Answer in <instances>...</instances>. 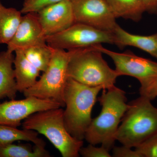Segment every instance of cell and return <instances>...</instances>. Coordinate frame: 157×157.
Instances as JSON below:
<instances>
[{
    "mask_svg": "<svg viewBox=\"0 0 157 157\" xmlns=\"http://www.w3.org/2000/svg\"><path fill=\"white\" fill-rule=\"evenodd\" d=\"M51 47V46H50ZM52 55L47 70L34 86L23 92L25 97L53 100L65 107L64 91L68 78V51L51 47Z\"/></svg>",
    "mask_w": 157,
    "mask_h": 157,
    "instance_id": "6",
    "label": "cell"
},
{
    "mask_svg": "<svg viewBox=\"0 0 157 157\" xmlns=\"http://www.w3.org/2000/svg\"><path fill=\"white\" fill-rule=\"evenodd\" d=\"M145 12L157 14V0H142Z\"/></svg>",
    "mask_w": 157,
    "mask_h": 157,
    "instance_id": "26",
    "label": "cell"
},
{
    "mask_svg": "<svg viewBox=\"0 0 157 157\" xmlns=\"http://www.w3.org/2000/svg\"><path fill=\"white\" fill-rule=\"evenodd\" d=\"M24 129L33 130L44 135L63 157H78L83 140L70 135L65 126L64 109L61 107L39 111L26 118Z\"/></svg>",
    "mask_w": 157,
    "mask_h": 157,
    "instance_id": "5",
    "label": "cell"
},
{
    "mask_svg": "<svg viewBox=\"0 0 157 157\" xmlns=\"http://www.w3.org/2000/svg\"><path fill=\"white\" fill-rule=\"evenodd\" d=\"M22 100L12 99L0 102V124L19 127L22 121L35 113L61 107L60 104L51 100L36 97H25Z\"/></svg>",
    "mask_w": 157,
    "mask_h": 157,
    "instance_id": "10",
    "label": "cell"
},
{
    "mask_svg": "<svg viewBox=\"0 0 157 157\" xmlns=\"http://www.w3.org/2000/svg\"><path fill=\"white\" fill-rule=\"evenodd\" d=\"M157 132V108L148 98L140 96L129 103L115 136L116 140L136 147Z\"/></svg>",
    "mask_w": 157,
    "mask_h": 157,
    "instance_id": "4",
    "label": "cell"
},
{
    "mask_svg": "<svg viewBox=\"0 0 157 157\" xmlns=\"http://www.w3.org/2000/svg\"><path fill=\"white\" fill-rule=\"evenodd\" d=\"M25 14L22 16L14 36L7 44V50L11 52L47 44L37 12Z\"/></svg>",
    "mask_w": 157,
    "mask_h": 157,
    "instance_id": "12",
    "label": "cell"
},
{
    "mask_svg": "<svg viewBox=\"0 0 157 157\" xmlns=\"http://www.w3.org/2000/svg\"><path fill=\"white\" fill-rule=\"evenodd\" d=\"M103 90L98 98L102 107L101 112L92 119L85 139L93 145L101 144L109 151L114 146L116 133L129 104L127 103L126 93L115 86Z\"/></svg>",
    "mask_w": 157,
    "mask_h": 157,
    "instance_id": "1",
    "label": "cell"
},
{
    "mask_svg": "<svg viewBox=\"0 0 157 157\" xmlns=\"http://www.w3.org/2000/svg\"><path fill=\"white\" fill-rule=\"evenodd\" d=\"M92 47L112 59L120 76H131L137 79L140 84L139 91L145 89L157 80L156 62L137 56L130 51L119 53L104 48L101 44Z\"/></svg>",
    "mask_w": 157,
    "mask_h": 157,
    "instance_id": "8",
    "label": "cell"
},
{
    "mask_svg": "<svg viewBox=\"0 0 157 157\" xmlns=\"http://www.w3.org/2000/svg\"><path fill=\"white\" fill-rule=\"evenodd\" d=\"M141 157H157V132L135 147Z\"/></svg>",
    "mask_w": 157,
    "mask_h": 157,
    "instance_id": "21",
    "label": "cell"
},
{
    "mask_svg": "<svg viewBox=\"0 0 157 157\" xmlns=\"http://www.w3.org/2000/svg\"><path fill=\"white\" fill-rule=\"evenodd\" d=\"M14 72L17 91L23 93L35 84L40 71L26 57L23 52H14Z\"/></svg>",
    "mask_w": 157,
    "mask_h": 157,
    "instance_id": "13",
    "label": "cell"
},
{
    "mask_svg": "<svg viewBox=\"0 0 157 157\" xmlns=\"http://www.w3.org/2000/svg\"><path fill=\"white\" fill-rule=\"evenodd\" d=\"M139 92L140 96H144L151 101L154 100L157 97V79L148 87Z\"/></svg>",
    "mask_w": 157,
    "mask_h": 157,
    "instance_id": "25",
    "label": "cell"
},
{
    "mask_svg": "<svg viewBox=\"0 0 157 157\" xmlns=\"http://www.w3.org/2000/svg\"><path fill=\"white\" fill-rule=\"evenodd\" d=\"M67 0H25L21 11L22 14L37 12L45 6Z\"/></svg>",
    "mask_w": 157,
    "mask_h": 157,
    "instance_id": "22",
    "label": "cell"
},
{
    "mask_svg": "<svg viewBox=\"0 0 157 157\" xmlns=\"http://www.w3.org/2000/svg\"><path fill=\"white\" fill-rule=\"evenodd\" d=\"M37 12L45 37L61 33L75 23L70 0L48 5Z\"/></svg>",
    "mask_w": 157,
    "mask_h": 157,
    "instance_id": "11",
    "label": "cell"
},
{
    "mask_svg": "<svg viewBox=\"0 0 157 157\" xmlns=\"http://www.w3.org/2000/svg\"><path fill=\"white\" fill-rule=\"evenodd\" d=\"M45 146L35 145L33 148L25 144L13 143L0 147V157H49Z\"/></svg>",
    "mask_w": 157,
    "mask_h": 157,
    "instance_id": "19",
    "label": "cell"
},
{
    "mask_svg": "<svg viewBox=\"0 0 157 157\" xmlns=\"http://www.w3.org/2000/svg\"><path fill=\"white\" fill-rule=\"evenodd\" d=\"M102 86H90L68 77L64 91V120L70 135L79 140L85 139L91 122L92 110Z\"/></svg>",
    "mask_w": 157,
    "mask_h": 157,
    "instance_id": "2",
    "label": "cell"
},
{
    "mask_svg": "<svg viewBox=\"0 0 157 157\" xmlns=\"http://www.w3.org/2000/svg\"><path fill=\"white\" fill-rule=\"evenodd\" d=\"M21 11L7 8L0 1V44H7L14 36L22 18Z\"/></svg>",
    "mask_w": 157,
    "mask_h": 157,
    "instance_id": "16",
    "label": "cell"
},
{
    "mask_svg": "<svg viewBox=\"0 0 157 157\" xmlns=\"http://www.w3.org/2000/svg\"><path fill=\"white\" fill-rule=\"evenodd\" d=\"M38 132L33 130H20L15 127L0 124V147L18 140L30 141L37 146L45 147V142L38 137Z\"/></svg>",
    "mask_w": 157,
    "mask_h": 157,
    "instance_id": "18",
    "label": "cell"
},
{
    "mask_svg": "<svg viewBox=\"0 0 157 157\" xmlns=\"http://www.w3.org/2000/svg\"><path fill=\"white\" fill-rule=\"evenodd\" d=\"M112 157H141L138 152L133 150L132 147L122 145V146H114L113 147Z\"/></svg>",
    "mask_w": 157,
    "mask_h": 157,
    "instance_id": "24",
    "label": "cell"
},
{
    "mask_svg": "<svg viewBox=\"0 0 157 157\" xmlns=\"http://www.w3.org/2000/svg\"><path fill=\"white\" fill-rule=\"evenodd\" d=\"M68 51V77L88 86H102L104 90L115 86L119 75L109 67L101 52L92 46Z\"/></svg>",
    "mask_w": 157,
    "mask_h": 157,
    "instance_id": "3",
    "label": "cell"
},
{
    "mask_svg": "<svg viewBox=\"0 0 157 157\" xmlns=\"http://www.w3.org/2000/svg\"><path fill=\"white\" fill-rule=\"evenodd\" d=\"M13 53L8 50L0 52V100L15 99L18 92L13 67Z\"/></svg>",
    "mask_w": 157,
    "mask_h": 157,
    "instance_id": "15",
    "label": "cell"
},
{
    "mask_svg": "<svg viewBox=\"0 0 157 157\" xmlns=\"http://www.w3.org/2000/svg\"><path fill=\"white\" fill-rule=\"evenodd\" d=\"M115 44L119 48L133 46L144 51L157 59V33L150 36H140L130 33L119 25L114 33Z\"/></svg>",
    "mask_w": 157,
    "mask_h": 157,
    "instance_id": "14",
    "label": "cell"
},
{
    "mask_svg": "<svg viewBox=\"0 0 157 157\" xmlns=\"http://www.w3.org/2000/svg\"><path fill=\"white\" fill-rule=\"evenodd\" d=\"M46 43L54 48L68 51L105 44H115L114 34L75 22L59 33L45 37Z\"/></svg>",
    "mask_w": 157,
    "mask_h": 157,
    "instance_id": "7",
    "label": "cell"
},
{
    "mask_svg": "<svg viewBox=\"0 0 157 157\" xmlns=\"http://www.w3.org/2000/svg\"><path fill=\"white\" fill-rule=\"evenodd\" d=\"M22 51L28 59L40 72L46 71L51 59V47L47 44L34 46Z\"/></svg>",
    "mask_w": 157,
    "mask_h": 157,
    "instance_id": "20",
    "label": "cell"
},
{
    "mask_svg": "<svg viewBox=\"0 0 157 157\" xmlns=\"http://www.w3.org/2000/svg\"><path fill=\"white\" fill-rule=\"evenodd\" d=\"M90 144L87 146L83 147L79 151V155L83 157H111L109 151L103 146L97 147Z\"/></svg>",
    "mask_w": 157,
    "mask_h": 157,
    "instance_id": "23",
    "label": "cell"
},
{
    "mask_svg": "<svg viewBox=\"0 0 157 157\" xmlns=\"http://www.w3.org/2000/svg\"><path fill=\"white\" fill-rule=\"evenodd\" d=\"M116 18L140 21L145 12L142 0H106Z\"/></svg>",
    "mask_w": 157,
    "mask_h": 157,
    "instance_id": "17",
    "label": "cell"
},
{
    "mask_svg": "<svg viewBox=\"0 0 157 157\" xmlns=\"http://www.w3.org/2000/svg\"><path fill=\"white\" fill-rule=\"evenodd\" d=\"M75 22L113 33L118 26L106 0H70Z\"/></svg>",
    "mask_w": 157,
    "mask_h": 157,
    "instance_id": "9",
    "label": "cell"
}]
</instances>
